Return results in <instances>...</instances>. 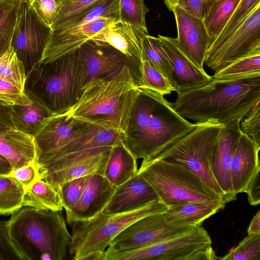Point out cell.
I'll use <instances>...</instances> for the list:
<instances>
[{"mask_svg":"<svg viewBox=\"0 0 260 260\" xmlns=\"http://www.w3.org/2000/svg\"><path fill=\"white\" fill-rule=\"evenodd\" d=\"M224 205L188 202L168 207L164 214L168 222L200 225L204 220L223 209Z\"/></svg>","mask_w":260,"mask_h":260,"instance_id":"27","label":"cell"},{"mask_svg":"<svg viewBox=\"0 0 260 260\" xmlns=\"http://www.w3.org/2000/svg\"><path fill=\"white\" fill-rule=\"evenodd\" d=\"M260 73V52L242 57L215 72L216 79L233 78Z\"/></svg>","mask_w":260,"mask_h":260,"instance_id":"36","label":"cell"},{"mask_svg":"<svg viewBox=\"0 0 260 260\" xmlns=\"http://www.w3.org/2000/svg\"><path fill=\"white\" fill-rule=\"evenodd\" d=\"M245 192L248 194V200L252 206L260 203V169L252 176L247 185Z\"/></svg>","mask_w":260,"mask_h":260,"instance_id":"46","label":"cell"},{"mask_svg":"<svg viewBox=\"0 0 260 260\" xmlns=\"http://www.w3.org/2000/svg\"><path fill=\"white\" fill-rule=\"evenodd\" d=\"M158 200L151 186L137 174L116 187L103 212L111 214L131 211Z\"/></svg>","mask_w":260,"mask_h":260,"instance_id":"20","label":"cell"},{"mask_svg":"<svg viewBox=\"0 0 260 260\" xmlns=\"http://www.w3.org/2000/svg\"><path fill=\"white\" fill-rule=\"evenodd\" d=\"M178 114L164 95L139 87L123 142L137 159L155 157L195 126Z\"/></svg>","mask_w":260,"mask_h":260,"instance_id":"2","label":"cell"},{"mask_svg":"<svg viewBox=\"0 0 260 260\" xmlns=\"http://www.w3.org/2000/svg\"><path fill=\"white\" fill-rule=\"evenodd\" d=\"M0 154L9 160L13 171L36 163L34 137L13 128L0 132Z\"/></svg>","mask_w":260,"mask_h":260,"instance_id":"23","label":"cell"},{"mask_svg":"<svg viewBox=\"0 0 260 260\" xmlns=\"http://www.w3.org/2000/svg\"><path fill=\"white\" fill-rule=\"evenodd\" d=\"M59 0H30L29 4L39 18L51 27L55 20Z\"/></svg>","mask_w":260,"mask_h":260,"instance_id":"42","label":"cell"},{"mask_svg":"<svg viewBox=\"0 0 260 260\" xmlns=\"http://www.w3.org/2000/svg\"><path fill=\"white\" fill-rule=\"evenodd\" d=\"M111 151L88 157L61 169L40 176L57 191L63 183L73 179L93 174H104Z\"/></svg>","mask_w":260,"mask_h":260,"instance_id":"25","label":"cell"},{"mask_svg":"<svg viewBox=\"0 0 260 260\" xmlns=\"http://www.w3.org/2000/svg\"><path fill=\"white\" fill-rule=\"evenodd\" d=\"M240 128L243 134L260 147V100L241 119Z\"/></svg>","mask_w":260,"mask_h":260,"instance_id":"41","label":"cell"},{"mask_svg":"<svg viewBox=\"0 0 260 260\" xmlns=\"http://www.w3.org/2000/svg\"><path fill=\"white\" fill-rule=\"evenodd\" d=\"M139 87L149 89L164 96L174 91L169 80L147 59L142 61Z\"/></svg>","mask_w":260,"mask_h":260,"instance_id":"37","label":"cell"},{"mask_svg":"<svg viewBox=\"0 0 260 260\" xmlns=\"http://www.w3.org/2000/svg\"><path fill=\"white\" fill-rule=\"evenodd\" d=\"M260 100V73L228 79H216L206 85L177 94L172 103L184 118L212 121L222 126L241 119Z\"/></svg>","mask_w":260,"mask_h":260,"instance_id":"1","label":"cell"},{"mask_svg":"<svg viewBox=\"0 0 260 260\" xmlns=\"http://www.w3.org/2000/svg\"><path fill=\"white\" fill-rule=\"evenodd\" d=\"M260 234V211L252 219L248 229V235Z\"/></svg>","mask_w":260,"mask_h":260,"instance_id":"49","label":"cell"},{"mask_svg":"<svg viewBox=\"0 0 260 260\" xmlns=\"http://www.w3.org/2000/svg\"><path fill=\"white\" fill-rule=\"evenodd\" d=\"M26 189L11 175H0V214H12L22 208Z\"/></svg>","mask_w":260,"mask_h":260,"instance_id":"31","label":"cell"},{"mask_svg":"<svg viewBox=\"0 0 260 260\" xmlns=\"http://www.w3.org/2000/svg\"><path fill=\"white\" fill-rule=\"evenodd\" d=\"M91 123L67 112L47 118L34 137L37 148L36 164L80 134Z\"/></svg>","mask_w":260,"mask_h":260,"instance_id":"15","label":"cell"},{"mask_svg":"<svg viewBox=\"0 0 260 260\" xmlns=\"http://www.w3.org/2000/svg\"><path fill=\"white\" fill-rule=\"evenodd\" d=\"M168 9L173 11L174 7L177 5L178 0H164Z\"/></svg>","mask_w":260,"mask_h":260,"instance_id":"53","label":"cell"},{"mask_svg":"<svg viewBox=\"0 0 260 260\" xmlns=\"http://www.w3.org/2000/svg\"><path fill=\"white\" fill-rule=\"evenodd\" d=\"M168 206L160 201L152 202L140 208L125 212H101L94 218L74 221L69 253L74 260H80L84 255L94 251H104L112 239L129 225L146 216L164 212Z\"/></svg>","mask_w":260,"mask_h":260,"instance_id":"7","label":"cell"},{"mask_svg":"<svg viewBox=\"0 0 260 260\" xmlns=\"http://www.w3.org/2000/svg\"><path fill=\"white\" fill-rule=\"evenodd\" d=\"M21 100L20 102H17L12 99L0 94V104L1 105L11 106L14 104H18L20 103Z\"/></svg>","mask_w":260,"mask_h":260,"instance_id":"52","label":"cell"},{"mask_svg":"<svg viewBox=\"0 0 260 260\" xmlns=\"http://www.w3.org/2000/svg\"><path fill=\"white\" fill-rule=\"evenodd\" d=\"M259 149V146L241 132L231 166L232 183L235 195L245 192L249 180L260 169Z\"/></svg>","mask_w":260,"mask_h":260,"instance_id":"22","label":"cell"},{"mask_svg":"<svg viewBox=\"0 0 260 260\" xmlns=\"http://www.w3.org/2000/svg\"><path fill=\"white\" fill-rule=\"evenodd\" d=\"M177 29L178 45L184 54L199 69L203 64L212 41L203 20L193 16L178 5L172 11Z\"/></svg>","mask_w":260,"mask_h":260,"instance_id":"16","label":"cell"},{"mask_svg":"<svg viewBox=\"0 0 260 260\" xmlns=\"http://www.w3.org/2000/svg\"><path fill=\"white\" fill-rule=\"evenodd\" d=\"M86 83L85 68L78 51L46 63L35 64L26 74L24 93L54 115L68 111Z\"/></svg>","mask_w":260,"mask_h":260,"instance_id":"5","label":"cell"},{"mask_svg":"<svg viewBox=\"0 0 260 260\" xmlns=\"http://www.w3.org/2000/svg\"><path fill=\"white\" fill-rule=\"evenodd\" d=\"M259 4L260 0H241L221 32L212 42L208 49L219 45L238 29Z\"/></svg>","mask_w":260,"mask_h":260,"instance_id":"35","label":"cell"},{"mask_svg":"<svg viewBox=\"0 0 260 260\" xmlns=\"http://www.w3.org/2000/svg\"><path fill=\"white\" fill-rule=\"evenodd\" d=\"M148 34L142 29L119 19L96 34L91 39L110 45L141 64L142 40Z\"/></svg>","mask_w":260,"mask_h":260,"instance_id":"21","label":"cell"},{"mask_svg":"<svg viewBox=\"0 0 260 260\" xmlns=\"http://www.w3.org/2000/svg\"><path fill=\"white\" fill-rule=\"evenodd\" d=\"M23 93L16 85L0 78V94L20 102Z\"/></svg>","mask_w":260,"mask_h":260,"instance_id":"47","label":"cell"},{"mask_svg":"<svg viewBox=\"0 0 260 260\" xmlns=\"http://www.w3.org/2000/svg\"><path fill=\"white\" fill-rule=\"evenodd\" d=\"M138 174L168 207L188 202L225 204L199 176L179 163L157 158L143 160Z\"/></svg>","mask_w":260,"mask_h":260,"instance_id":"6","label":"cell"},{"mask_svg":"<svg viewBox=\"0 0 260 260\" xmlns=\"http://www.w3.org/2000/svg\"><path fill=\"white\" fill-rule=\"evenodd\" d=\"M208 232L200 225L193 230L155 244L116 250L110 246L105 260H215L219 259L212 248Z\"/></svg>","mask_w":260,"mask_h":260,"instance_id":"9","label":"cell"},{"mask_svg":"<svg viewBox=\"0 0 260 260\" xmlns=\"http://www.w3.org/2000/svg\"><path fill=\"white\" fill-rule=\"evenodd\" d=\"M11 106L0 104V132L15 129L11 118Z\"/></svg>","mask_w":260,"mask_h":260,"instance_id":"48","label":"cell"},{"mask_svg":"<svg viewBox=\"0 0 260 260\" xmlns=\"http://www.w3.org/2000/svg\"><path fill=\"white\" fill-rule=\"evenodd\" d=\"M164 212L152 214L134 222L115 237L109 246L119 251L147 246L188 233L199 226L168 222Z\"/></svg>","mask_w":260,"mask_h":260,"instance_id":"10","label":"cell"},{"mask_svg":"<svg viewBox=\"0 0 260 260\" xmlns=\"http://www.w3.org/2000/svg\"><path fill=\"white\" fill-rule=\"evenodd\" d=\"M52 31L51 27L39 18L29 2L23 1L11 46L23 63L26 74L40 62Z\"/></svg>","mask_w":260,"mask_h":260,"instance_id":"11","label":"cell"},{"mask_svg":"<svg viewBox=\"0 0 260 260\" xmlns=\"http://www.w3.org/2000/svg\"><path fill=\"white\" fill-rule=\"evenodd\" d=\"M26 77L24 66L11 47L0 55V78L14 84L24 92Z\"/></svg>","mask_w":260,"mask_h":260,"instance_id":"34","label":"cell"},{"mask_svg":"<svg viewBox=\"0 0 260 260\" xmlns=\"http://www.w3.org/2000/svg\"><path fill=\"white\" fill-rule=\"evenodd\" d=\"M241 120L235 119L222 126L211 157L212 173L223 193L225 203L236 200L232 187L231 166L241 133Z\"/></svg>","mask_w":260,"mask_h":260,"instance_id":"14","label":"cell"},{"mask_svg":"<svg viewBox=\"0 0 260 260\" xmlns=\"http://www.w3.org/2000/svg\"><path fill=\"white\" fill-rule=\"evenodd\" d=\"M149 11L144 0H120L119 19L148 32L146 15Z\"/></svg>","mask_w":260,"mask_h":260,"instance_id":"38","label":"cell"},{"mask_svg":"<svg viewBox=\"0 0 260 260\" xmlns=\"http://www.w3.org/2000/svg\"><path fill=\"white\" fill-rule=\"evenodd\" d=\"M53 115L41 102L24 93L20 103L11 106V118L14 128L33 137L44 121Z\"/></svg>","mask_w":260,"mask_h":260,"instance_id":"24","label":"cell"},{"mask_svg":"<svg viewBox=\"0 0 260 260\" xmlns=\"http://www.w3.org/2000/svg\"><path fill=\"white\" fill-rule=\"evenodd\" d=\"M140 73L125 65L114 76L92 78L67 113L92 122L108 121L124 134L139 93Z\"/></svg>","mask_w":260,"mask_h":260,"instance_id":"3","label":"cell"},{"mask_svg":"<svg viewBox=\"0 0 260 260\" xmlns=\"http://www.w3.org/2000/svg\"><path fill=\"white\" fill-rule=\"evenodd\" d=\"M8 230L22 260H62L67 255L71 235L58 212L22 207L11 214Z\"/></svg>","mask_w":260,"mask_h":260,"instance_id":"4","label":"cell"},{"mask_svg":"<svg viewBox=\"0 0 260 260\" xmlns=\"http://www.w3.org/2000/svg\"><path fill=\"white\" fill-rule=\"evenodd\" d=\"M118 20V18L103 16L61 31H52L40 62H50L75 51L96 34Z\"/></svg>","mask_w":260,"mask_h":260,"instance_id":"17","label":"cell"},{"mask_svg":"<svg viewBox=\"0 0 260 260\" xmlns=\"http://www.w3.org/2000/svg\"><path fill=\"white\" fill-rule=\"evenodd\" d=\"M23 0H0V55L9 49Z\"/></svg>","mask_w":260,"mask_h":260,"instance_id":"33","label":"cell"},{"mask_svg":"<svg viewBox=\"0 0 260 260\" xmlns=\"http://www.w3.org/2000/svg\"><path fill=\"white\" fill-rule=\"evenodd\" d=\"M23 207L60 212L63 207L59 192L51 184L40 179L25 192Z\"/></svg>","mask_w":260,"mask_h":260,"instance_id":"28","label":"cell"},{"mask_svg":"<svg viewBox=\"0 0 260 260\" xmlns=\"http://www.w3.org/2000/svg\"><path fill=\"white\" fill-rule=\"evenodd\" d=\"M161 45L173 68L174 91L177 94L203 87L213 77L198 68L182 51L176 38L158 35Z\"/></svg>","mask_w":260,"mask_h":260,"instance_id":"18","label":"cell"},{"mask_svg":"<svg viewBox=\"0 0 260 260\" xmlns=\"http://www.w3.org/2000/svg\"><path fill=\"white\" fill-rule=\"evenodd\" d=\"M241 1L214 0L209 5L203 21L211 43L221 32Z\"/></svg>","mask_w":260,"mask_h":260,"instance_id":"29","label":"cell"},{"mask_svg":"<svg viewBox=\"0 0 260 260\" xmlns=\"http://www.w3.org/2000/svg\"><path fill=\"white\" fill-rule=\"evenodd\" d=\"M0 260H22L11 243L8 220H0Z\"/></svg>","mask_w":260,"mask_h":260,"instance_id":"43","label":"cell"},{"mask_svg":"<svg viewBox=\"0 0 260 260\" xmlns=\"http://www.w3.org/2000/svg\"><path fill=\"white\" fill-rule=\"evenodd\" d=\"M142 57V60L148 59L169 80L174 89L173 68L158 37L148 34L143 38Z\"/></svg>","mask_w":260,"mask_h":260,"instance_id":"32","label":"cell"},{"mask_svg":"<svg viewBox=\"0 0 260 260\" xmlns=\"http://www.w3.org/2000/svg\"><path fill=\"white\" fill-rule=\"evenodd\" d=\"M9 175L17 180L26 190L40 179L39 170L36 163L19 168L13 171Z\"/></svg>","mask_w":260,"mask_h":260,"instance_id":"44","label":"cell"},{"mask_svg":"<svg viewBox=\"0 0 260 260\" xmlns=\"http://www.w3.org/2000/svg\"><path fill=\"white\" fill-rule=\"evenodd\" d=\"M103 0H59L57 14L51 26L53 32L71 27L81 16Z\"/></svg>","mask_w":260,"mask_h":260,"instance_id":"30","label":"cell"},{"mask_svg":"<svg viewBox=\"0 0 260 260\" xmlns=\"http://www.w3.org/2000/svg\"><path fill=\"white\" fill-rule=\"evenodd\" d=\"M212 121L197 122L194 128L154 158L179 163L196 173L223 200V193L212 173V152L222 128Z\"/></svg>","mask_w":260,"mask_h":260,"instance_id":"8","label":"cell"},{"mask_svg":"<svg viewBox=\"0 0 260 260\" xmlns=\"http://www.w3.org/2000/svg\"><path fill=\"white\" fill-rule=\"evenodd\" d=\"M105 252L106 250L92 252L84 255L80 260H105Z\"/></svg>","mask_w":260,"mask_h":260,"instance_id":"51","label":"cell"},{"mask_svg":"<svg viewBox=\"0 0 260 260\" xmlns=\"http://www.w3.org/2000/svg\"><path fill=\"white\" fill-rule=\"evenodd\" d=\"M76 50L85 66L86 83L92 78L112 77L125 65L132 67L140 74L141 64L106 43L90 39Z\"/></svg>","mask_w":260,"mask_h":260,"instance_id":"13","label":"cell"},{"mask_svg":"<svg viewBox=\"0 0 260 260\" xmlns=\"http://www.w3.org/2000/svg\"><path fill=\"white\" fill-rule=\"evenodd\" d=\"M214 0H206L207 2V4H208V6L209 7V5Z\"/></svg>","mask_w":260,"mask_h":260,"instance_id":"54","label":"cell"},{"mask_svg":"<svg viewBox=\"0 0 260 260\" xmlns=\"http://www.w3.org/2000/svg\"><path fill=\"white\" fill-rule=\"evenodd\" d=\"M89 176L71 180L59 187L58 191L66 212H69L79 199Z\"/></svg>","mask_w":260,"mask_h":260,"instance_id":"40","label":"cell"},{"mask_svg":"<svg viewBox=\"0 0 260 260\" xmlns=\"http://www.w3.org/2000/svg\"><path fill=\"white\" fill-rule=\"evenodd\" d=\"M260 52V4L225 40L207 50L204 63L215 72L246 56Z\"/></svg>","mask_w":260,"mask_h":260,"instance_id":"12","label":"cell"},{"mask_svg":"<svg viewBox=\"0 0 260 260\" xmlns=\"http://www.w3.org/2000/svg\"><path fill=\"white\" fill-rule=\"evenodd\" d=\"M220 259L223 260H259L260 234L248 235L236 248Z\"/></svg>","mask_w":260,"mask_h":260,"instance_id":"39","label":"cell"},{"mask_svg":"<svg viewBox=\"0 0 260 260\" xmlns=\"http://www.w3.org/2000/svg\"><path fill=\"white\" fill-rule=\"evenodd\" d=\"M13 169L9 160L0 154V175H9Z\"/></svg>","mask_w":260,"mask_h":260,"instance_id":"50","label":"cell"},{"mask_svg":"<svg viewBox=\"0 0 260 260\" xmlns=\"http://www.w3.org/2000/svg\"><path fill=\"white\" fill-rule=\"evenodd\" d=\"M24 1L29 2L30 0H23Z\"/></svg>","mask_w":260,"mask_h":260,"instance_id":"55","label":"cell"},{"mask_svg":"<svg viewBox=\"0 0 260 260\" xmlns=\"http://www.w3.org/2000/svg\"><path fill=\"white\" fill-rule=\"evenodd\" d=\"M137 159L123 141L114 145L110 153L103 175L117 187L138 174Z\"/></svg>","mask_w":260,"mask_h":260,"instance_id":"26","label":"cell"},{"mask_svg":"<svg viewBox=\"0 0 260 260\" xmlns=\"http://www.w3.org/2000/svg\"><path fill=\"white\" fill-rule=\"evenodd\" d=\"M177 5L202 20L208 7L206 0H178Z\"/></svg>","mask_w":260,"mask_h":260,"instance_id":"45","label":"cell"},{"mask_svg":"<svg viewBox=\"0 0 260 260\" xmlns=\"http://www.w3.org/2000/svg\"><path fill=\"white\" fill-rule=\"evenodd\" d=\"M115 188L104 175H89L79 199L74 207L66 212L68 224L92 219L102 212Z\"/></svg>","mask_w":260,"mask_h":260,"instance_id":"19","label":"cell"}]
</instances>
